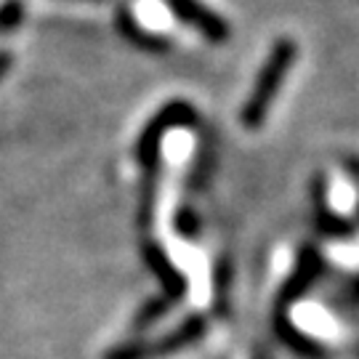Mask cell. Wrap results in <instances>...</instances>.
<instances>
[{"label": "cell", "instance_id": "obj_1", "mask_svg": "<svg viewBox=\"0 0 359 359\" xmlns=\"http://www.w3.org/2000/svg\"><path fill=\"white\" fill-rule=\"evenodd\" d=\"M293 56H295V46L290 43V40H280V43L274 46L269 62H266L264 72H261V77H258L253 102L248 104V109H245V120H248L250 126H256L258 120L264 117V109L269 107L274 90H277V86L283 83V77H285V72H287L290 62H293Z\"/></svg>", "mask_w": 359, "mask_h": 359}, {"label": "cell", "instance_id": "obj_2", "mask_svg": "<svg viewBox=\"0 0 359 359\" xmlns=\"http://www.w3.org/2000/svg\"><path fill=\"white\" fill-rule=\"evenodd\" d=\"M170 8L179 13L184 22L194 25L197 29H203L208 38L213 40H224L226 38V25L218 19L216 13H210L205 6H200L197 0H168Z\"/></svg>", "mask_w": 359, "mask_h": 359}, {"label": "cell", "instance_id": "obj_3", "mask_svg": "<svg viewBox=\"0 0 359 359\" xmlns=\"http://www.w3.org/2000/svg\"><path fill=\"white\" fill-rule=\"evenodd\" d=\"M19 19H22V8H19L16 3L6 6V8L0 11V27H11V25H16Z\"/></svg>", "mask_w": 359, "mask_h": 359}]
</instances>
